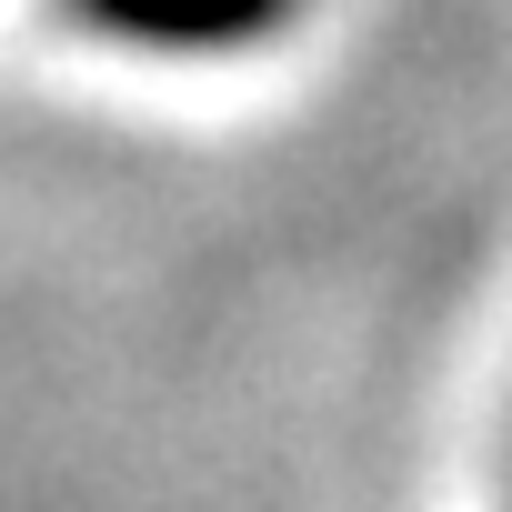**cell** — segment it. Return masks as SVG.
Listing matches in <instances>:
<instances>
[{
    "mask_svg": "<svg viewBox=\"0 0 512 512\" xmlns=\"http://www.w3.org/2000/svg\"><path fill=\"white\" fill-rule=\"evenodd\" d=\"M121 11V31H241L262 0H101Z\"/></svg>",
    "mask_w": 512,
    "mask_h": 512,
    "instance_id": "1",
    "label": "cell"
}]
</instances>
